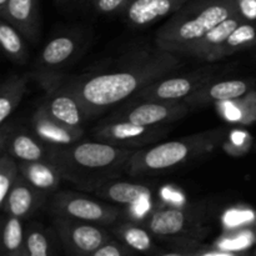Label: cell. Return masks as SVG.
I'll use <instances>...</instances> for the list:
<instances>
[{
    "instance_id": "f546056e",
    "label": "cell",
    "mask_w": 256,
    "mask_h": 256,
    "mask_svg": "<svg viewBox=\"0 0 256 256\" xmlns=\"http://www.w3.org/2000/svg\"><path fill=\"white\" fill-rule=\"evenodd\" d=\"M222 146L228 154L232 156H240V155L246 154L252 149V136L242 129L230 130Z\"/></svg>"
},
{
    "instance_id": "6da1fadb",
    "label": "cell",
    "mask_w": 256,
    "mask_h": 256,
    "mask_svg": "<svg viewBox=\"0 0 256 256\" xmlns=\"http://www.w3.org/2000/svg\"><path fill=\"white\" fill-rule=\"evenodd\" d=\"M182 66L180 55L160 48L138 49L120 58L109 69L64 79L86 109L90 119L128 102L152 82L168 76Z\"/></svg>"
},
{
    "instance_id": "83f0119b",
    "label": "cell",
    "mask_w": 256,
    "mask_h": 256,
    "mask_svg": "<svg viewBox=\"0 0 256 256\" xmlns=\"http://www.w3.org/2000/svg\"><path fill=\"white\" fill-rule=\"evenodd\" d=\"M254 242H256V232L252 226L240 230H234L222 235L214 242V246L220 249L235 250V252H246Z\"/></svg>"
},
{
    "instance_id": "3957f363",
    "label": "cell",
    "mask_w": 256,
    "mask_h": 256,
    "mask_svg": "<svg viewBox=\"0 0 256 256\" xmlns=\"http://www.w3.org/2000/svg\"><path fill=\"white\" fill-rule=\"evenodd\" d=\"M239 12L238 0H189L160 26L155 44L165 52L182 56L188 48Z\"/></svg>"
},
{
    "instance_id": "8fae6325",
    "label": "cell",
    "mask_w": 256,
    "mask_h": 256,
    "mask_svg": "<svg viewBox=\"0 0 256 256\" xmlns=\"http://www.w3.org/2000/svg\"><path fill=\"white\" fill-rule=\"evenodd\" d=\"M192 108L184 100L126 102L109 120H125L142 126L172 125L182 119Z\"/></svg>"
},
{
    "instance_id": "7402d4cb",
    "label": "cell",
    "mask_w": 256,
    "mask_h": 256,
    "mask_svg": "<svg viewBox=\"0 0 256 256\" xmlns=\"http://www.w3.org/2000/svg\"><path fill=\"white\" fill-rule=\"evenodd\" d=\"M112 235L134 252L148 255H158L156 245L154 242V235L145 226L135 222H122L112 230Z\"/></svg>"
},
{
    "instance_id": "8992f818",
    "label": "cell",
    "mask_w": 256,
    "mask_h": 256,
    "mask_svg": "<svg viewBox=\"0 0 256 256\" xmlns=\"http://www.w3.org/2000/svg\"><path fill=\"white\" fill-rule=\"evenodd\" d=\"M86 46V39L78 32H68L50 39L38 55L30 76L34 78L42 89L59 84L64 74L80 58Z\"/></svg>"
},
{
    "instance_id": "4316f807",
    "label": "cell",
    "mask_w": 256,
    "mask_h": 256,
    "mask_svg": "<svg viewBox=\"0 0 256 256\" xmlns=\"http://www.w3.org/2000/svg\"><path fill=\"white\" fill-rule=\"evenodd\" d=\"M25 252V228L22 220L6 215L2 224V256H22Z\"/></svg>"
},
{
    "instance_id": "e0dca14e",
    "label": "cell",
    "mask_w": 256,
    "mask_h": 256,
    "mask_svg": "<svg viewBox=\"0 0 256 256\" xmlns=\"http://www.w3.org/2000/svg\"><path fill=\"white\" fill-rule=\"evenodd\" d=\"M189 0H130L125 8V20L134 28H145L172 16Z\"/></svg>"
},
{
    "instance_id": "cb8c5ba5",
    "label": "cell",
    "mask_w": 256,
    "mask_h": 256,
    "mask_svg": "<svg viewBox=\"0 0 256 256\" xmlns=\"http://www.w3.org/2000/svg\"><path fill=\"white\" fill-rule=\"evenodd\" d=\"M30 75H10L0 86V125L5 124L19 106L26 92Z\"/></svg>"
},
{
    "instance_id": "30bf717a",
    "label": "cell",
    "mask_w": 256,
    "mask_h": 256,
    "mask_svg": "<svg viewBox=\"0 0 256 256\" xmlns=\"http://www.w3.org/2000/svg\"><path fill=\"white\" fill-rule=\"evenodd\" d=\"M170 129V125L142 126L125 120H108L94 130V138L115 146L136 152L159 142Z\"/></svg>"
},
{
    "instance_id": "ab89813d",
    "label": "cell",
    "mask_w": 256,
    "mask_h": 256,
    "mask_svg": "<svg viewBox=\"0 0 256 256\" xmlns=\"http://www.w3.org/2000/svg\"><path fill=\"white\" fill-rule=\"evenodd\" d=\"M254 150H255V152H256V145H255V148H254Z\"/></svg>"
},
{
    "instance_id": "2e32d148",
    "label": "cell",
    "mask_w": 256,
    "mask_h": 256,
    "mask_svg": "<svg viewBox=\"0 0 256 256\" xmlns=\"http://www.w3.org/2000/svg\"><path fill=\"white\" fill-rule=\"evenodd\" d=\"M32 130L39 139L54 149L69 146L84 139V129L60 124L42 109V105L32 114Z\"/></svg>"
},
{
    "instance_id": "7c38bea8",
    "label": "cell",
    "mask_w": 256,
    "mask_h": 256,
    "mask_svg": "<svg viewBox=\"0 0 256 256\" xmlns=\"http://www.w3.org/2000/svg\"><path fill=\"white\" fill-rule=\"evenodd\" d=\"M54 148L45 144L32 130L2 125L0 152H6L18 162H52Z\"/></svg>"
},
{
    "instance_id": "60d3db41",
    "label": "cell",
    "mask_w": 256,
    "mask_h": 256,
    "mask_svg": "<svg viewBox=\"0 0 256 256\" xmlns=\"http://www.w3.org/2000/svg\"><path fill=\"white\" fill-rule=\"evenodd\" d=\"M22 256H26V254H25V252H24V255H22Z\"/></svg>"
},
{
    "instance_id": "d6986e66",
    "label": "cell",
    "mask_w": 256,
    "mask_h": 256,
    "mask_svg": "<svg viewBox=\"0 0 256 256\" xmlns=\"http://www.w3.org/2000/svg\"><path fill=\"white\" fill-rule=\"evenodd\" d=\"M246 18L242 15V12H239L236 15L228 18L222 22L214 28L210 32H208L204 38L198 40L195 44L188 48L182 56H190L195 58V59L200 60V62H212L214 55L219 50V48L224 44L225 40L228 39L230 34L239 26L242 22H246Z\"/></svg>"
},
{
    "instance_id": "4fadbf2b",
    "label": "cell",
    "mask_w": 256,
    "mask_h": 256,
    "mask_svg": "<svg viewBox=\"0 0 256 256\" xmlns=\"http://www.w3.org/2000/svg\"><path fill=\"white\" fill-rule=\"evenodd\" d=\"M40 105L52 119L66 126L84 129L85 122L90 120L79 98L68 89L62 82L45 89L44 100Z\"/></svg>"
},
{
    "instance_id": "5bb4252c",
    "label": "cell",
    "mask_w": 256,
    "mask_h": 256,
    "mask_svg": "<svg viewBox=\"0 0 256 256\" xmlns=\"http://www.w3.org/2000/svg\"><path fill=\"white\" fill-rule=\"evenodd\" d=\"M254 90V82L248 79H212L202 85L194 94L184 99L190 108H205L210 104L235 102L242 99Z\"/></svg>"
},
{
    "instance_id": "d4e9b609",
    "label": "cell",
    "mask_w": 256,
    "mask_h": 256,
    "mask_svg": "<svg viewBox=\"0 0 256 256\" xmlns=\"http://www.w3.org/2000/svg\"><path fill=\"white\" fill-rule=\"evenodd\" d=\"M256 46V24L254 22H242L232 34L228 36L224 44L219 48L216 54L214 55L212 62L224 59V58L230 56L232 54L242 52V50L252 49Z\"/></svg>"
},
{
    "instance_id": "ba28073f",
    "label": "cell",
    "mask_w": 256,
    "mask_h": 256,
    "mask_svg": "<svg viewBox=\"0 0 256 256\" xmlns=\"http://www.w3.org/2000/svg\"><path fill=\"white\" fill-rule=\"evenodd\" d=\"M224 70L222 66L200 68L186 74L172 76V74L162 78L148 85L135 98L128 102H170V100H184L210 80L216 79Z\"/></svg>"
},
{
    "instance_id": "f35d334b",
    "label": "cell",
    "mask_w": 256,
    "mask_h": 256,
    "mask_svg": "<svg viewBox=\"0 0 256 256\" xmlns=\"http://www.w3.org/2000/svg\"><path fill=\"white\" fill-rule=\"evenodd\" d=\"M252 256H256V248H255V250H254V254H252Z\"/></svg>"
},
{
    "instance_id": "9a60e30c",
    "label": "cell",
    "mask_w": 256,
    "mask_h": 256,
    "mask_svg": "<svg viewBox=\"0 0 256 256\" xmlns=\"http://www.w3.org/2000/svg\"><path fill=\"white\" fill-rule=\"evenodd\" d=\"M49 198L50 195L38 190L22 174H19L0 208L6 215H12L25 220L44 206Z\"/></svg>"
},
{
    "instance_id": "277c9868",
    "label": "cell",
    "mask_w": 256,
    "mask_h": 256,
    "mask_svg": "<svg viewBox=\"0 0 256 256\" xmlns=\"http://www.w3.org/2000/svg\"><path fill=\"white\" fill-rule=\"evenodd\" d=\"M229 132L225 128H215L182 139L149 145L132 154L125 172L130 176L140 178L178 169L212 154L216 148L222 146Z\"/></svg>"
},
{
    "instance_id": "ac0fdd59",
    "label": "cell",
    "mask_w": 256,
    "mask_h": 256,
    "mask_svg": "<svg viewBox=\"0 0 256 256\" xmlns=\"http://www.w3.org/2000/svg\"><path fill=\"white\" fill-rule=\"evenodd\" d=\"M0 18L14 25L26 40L35 42L42 32L39 0H9Z\"/></svg>"
},
{
    "instance_id": "836d02e7",
    "label": "cell",
    "mask_w": 256,
    "mask_h": 256,
    "mask_svg": "<svg viewBox=\"0 0 256 256\" xmlns=\"http://www.w3.org/2000/svg\"><path fill=\"white\" fill-rule=\"evenodd\" d=\"M156 256H192L189 254V252L185 249H172L170 252H158Z\"/></svg>"
},
{
    "instance_id": "44dd1931",
    "label": "cell",
    "mask_w": 256,
    "mask_h": 256,
    "mask_svg": "<svg viewBox=\"0 0 256 256\" xmlns=\"http://www.w3.org/2000/svg\"><path fill=\"white\" fill-rule=\"evenodd\" d=\"M20 174L40 192L54 194L59 188L62 175L52 162H19Z\"/></svg>"
},
{
    "instance_id": "f1b7e54d",
    "label": "cell",
    "mask_w": 256,
    "mask_h": 256,
    "mask_svg": "<svg viewBox=\"0 0 256 256\" xmlns=\"http://www.w3.org/2000/svg\"><path fill=\"white\" fill-rule=\"evenodd\" d=\"M19 162L6 152H0V206L19 176Z\"/></svg>"
},
{
    "instance_id": "4dcf8cb0",
    "label": "cell",
    "mask_w": 256,
    "mask_h": 256,
    "mask_svg": "<svg viewBox=\"0 0 256 256\" xmlns=\"http://www.w3.org/2000/svg\"><path fill=\"white\" fill-rule=\"evenodd\" d=\"M132 252L134 250L130 249L120 240L112 239L95 250L90 256H132Z\"/></svg>"
},
{
    "instance_id": "74e56055",
    "label": "cell",
    "mask_w": 256,
    "mask_h": 256,
    "mask_svg": "<svg viewBox=\"0 0 256 256\" xmlns=\"http://www.w3.org/2000/svg\"><path fill=\"white\" fill-rule=\"evenodd\" d=\"M58 2H66V0H56Z\"/></svg>"
},
{
    "instance_id": "7a4b0ae2",
    "label": "cell",
    "mask_w": 256,
    "mask_h": 256,
    "mask_svg": "<svg viewBox=\"0 0 256 256\" xmlns=\"http://www.w3.org/2000/svg\"><path fill=\"white\" fill-rule=\"evenodd\" d=\"M134 152L96 139H82L69 146L55 149L52 162L60 170L62 179L80 189L95 192L126 170Z\"/></svg>"
},
{
    "instance_id": "d6a6232c",
    "label": "cell",
    "mask_w": 256,
    "mask_h": 256,
    "mask_svg": "<svg viewBox=\"0 0 256 256\" xmlns=\"http://www.w3.org/2000/svg\"><path fill=\"white\" fill-rule=\"evenodd\" d=\"M92 2L98 12L109 15L124 12L130 0H92Z\"/></svg>"
},
{
    "instance_id": "603a6c76",
    "label": "cell",
    "mask_w": 256,
    "mask_h": 256,
    "mask_svg": "<svg viewBox=\"0 0 256 256\" xmlns=\"http://www.w3.org/2000/svg\"><path fill=\"white\" fill-rule=\"evenodd\" d=\"M55 230H50L39 222H30L25 228V254L26 256H56Z\"/></svg>"
},
{
    "instance_id": "5b68a950",
    "label": "cell",
    "mask_w": 256,
    "mask_h": 256,
    "mask_svg": "<svg viewBox=\"0 0 256 256\" xmlns=\"http://www.w3.org/2000/svg\"><path fill=\"white\" fill-rule=\"evenodd\" d=\"M144 226L155 238L169 242L172 249L198 246L209 232L200 212L190 208H159L148 215Z\"/></svg>"
},
{
    "instance_id": "52a82bcc",
    "label": "cell",
    "mask_w": 256,
    "mask_h": 256,
    "mask_svg": "<svg viewBox=\"0 0 256 256\" xmlns=\"http://www.w3.org/2000/svg\"><path fill=\"white\" fill-rule=\"evenodd\" d=\"M48 210L54 218L92 222L102 226L115 224L122 214L118 205L106 204L69 190L52 194L48 200Z\"/></svg>"
},
{
    "instance_id": "d590c367",
    "label": "cell",
    "mask_w": 256,
    "mask_h": 256,
    "mask_svg": "<svg viewBox=\"0 0 256 256\" xmlns=\"http://www.w3.org/2000/svg\"><path fill=\"white\" fill-rule=\"evenodd\" d=\"M250 226H252V230H254V232H256V219L254 220V222H252V224H250Z\"/></svg>"
},
{
    "instance_id": "9c48e42d",
    "label": "cell",
    "mask_w": 256,
    "mask_h": 256,
    "mask_svg": "<svg viewBox=\"0 0 256 256\" xmlns=\"http://www.w3.org/2000/svg\"><path fill=\"white\" fill-rule=\"evenodd\" d=\"M52 228L56 232L65 256H90L95 250L112 240V234L102 225L54 218Z\"/></svg>"
},
{
    "instance_id": "484cf974",
    "label": "cell",
    "mask_w": 256,
    "mask_h": 256,
    "mask_svg": "<svg viewBox=\"0 0 256 256\" xmlns=\"http://www.w3.org/2000/svg\"><path fill=\"white\" fill-rule=\"evenodd\" d=\"M0 45L2 52L15 64L22 65L28 60V48L25 38L14 25L0 19Z\"/></svg>"
},
{
    "instance_id": "e575fe53",
    "label": "cell",
    "mask_w": 256,
    "mask_h": 256,
    "mask_svg": "<svg viewBox=\"0 0 256 256\" xmlns=\"http://www.w3.org/2000/svg\"><path fill=\"white\" fill-rule=\"evenodd\" d=\"M8 2H9V0H0V12H2L6 8Z\"/></svg>"
},
{
    "instance_id": "1f68e13d",
    "label": "cell",
    "mask_w": 256,
    "mask_h": 256,
    "mask_svg": "<svg viewBox=\"0 0 256 256\" xmlns=\"http://www.w3.org/2000/svg\"><path fill=\"white\" fill-rule=\"evenodd\" d=\"M189 252L192 256H248V252H235V250L220 249L214 246H204V245H198V246L185 249Z\"/></svg>"
},
{
    "instance_id": "8d00e7d4",
    "label": "cell",
    "mask_w": 256,
    "mask_h": 256,
    "mask_svg": "<svg viewBox=\"0 0 256 256\" xmlns=\"http://www.w3.org/2000/svg\"><path fill=\"white\" fill-rule=\"evenodd\" d=\"M252 96H254L255 99H256V90H252Z\"/></svg>"
},
{
    "instance_id": "ffe728a7",
    "label": "cell",
    "mask_w": 256,
    "mask_h": 256,
    "mask_svg": "<svg viewBox=\"0 0 256 256\" xmlns=\"http://www.w3.org/2000/svg\"><path fill=\"white\" fill-rule=\"evenodd\" d=\"M94 194L112 204L134 206L148 202L152 198V189L148 185L140 182H122L114 179L99 188Z\"/></svg>"
}]
</instances>
